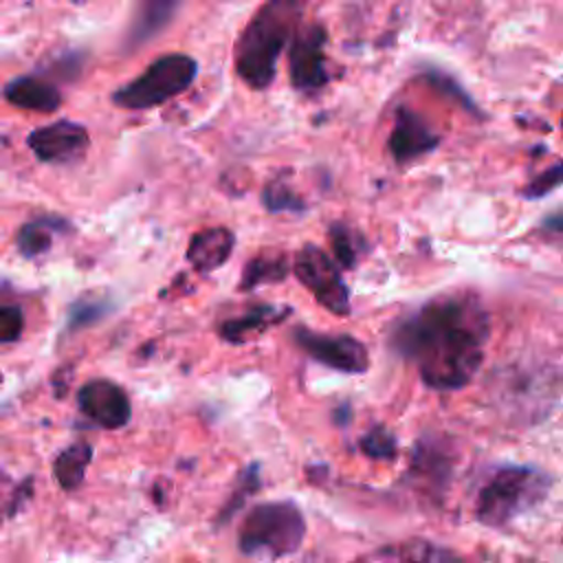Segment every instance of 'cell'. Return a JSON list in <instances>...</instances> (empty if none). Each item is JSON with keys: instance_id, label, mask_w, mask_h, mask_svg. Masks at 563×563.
<instances>
[{"instance_id": "15", "label": "cell", "mask_w": 563, "mask_h": 563, "mask_svg": "<svg viewBox=\"0 0 563 563\" xmlns=\"http://www.w3.org/2000/svg\"><path fill=\"white\" fill-rule=\"evenodd\" d=\"M290 310L288 308H277V306H255L246 314L229 319L220 323L218 332L224 341L229 343H244L253 336H260L264 330L271 325L279 323Z\"/></svg>"}, {"instance_id": "31", "label": "cell", "mask_w": 563, "mask_h": 563, "mask_svg": "<svg viewBox=\"0 0 563 563\" xmlns=\"http://www.w3.org/2000/svg\"><path fill=\"white\" fill-rule=\"evenodd\" d=\"M2 383H4V376H2V372H0V385H2Z\"/></svg>"}, {"instance_id": "23", "label": "cell", "mask_w": 563, "mask_h": 563, "mask_svg": "<svg viewBox=\"0 0 563 563\" xmlns=\"http://www.w3.org/2000/svg\"><path fill=\"white\" fill-rule=\"evenodd\" d=\"M361 451L376 460H389L396 455V438L387 429L374 427L361 438Z\"/></svg>"}, {"instance_id": "18", "label": "cell", "mask_w": 563, "mask_h": 563, "mask_svg": "<svg viewBox=\"0 0 563 563\" xmlns=\"http://www.w3.org/2000/svg\"><path fill=\"white\" fill-rule=\"evenodd\" d=\"M286 275H288L286 257L264 253V255H257L246 262V266L242 271V279H240V290L246 292L262 284H277V282L286 279Z\"/></svg>"}, {"instance_id": "8", "label": "cell", "mask_w": 563, "mask_h": 563, "mask_svg": "<svg viewBox=\"0 0 563 563\" xmlns=\"http://www.w3.org/2000/svg\"><path fill=\"white\" fill-rule=\"evenodd\" d=\"M292 339L310 358L332 369L345 374H363L369 367L367 347L350 334H325L299 325L295 328Z\"/></svg>"}, {"instance_id": "11", "label": "cell", "mask_w": 563, "mask_h": 563, "mask_svg": "<svg viewBox=\"0 0 563 563\" xmlns=\"http://www.w3.org/2000/svg\"><path fill=\"white\" fill-rule=\"evenodd\" d=\"M387 145L398 163H407L435 150L440 145V136L418 112L409 108H398Z\"/></svg>"}, {"instance_id": "26", "label": "cell", "mask_w": 563, "mask_h": 563, "mask_svg": "<svg viewBox=\"0 0 563 563\" xmlns=\"http://www.w3.org/2000/svg\"><path fill=\"white\" fill-rule=\"evenodd\" d=\"M24 330V314L13 303H0V343H13Z\"/></svg>"}, {"instance_id": "20", "label": "cell", "mask_w": 563, "mask_h": 563, "mask_svg": "<svg viewBox=\"0 0 563 563\" xmlns=\"http://www.w3.org/2000/svg\"><path fill=\"white\" fill-rule=\"evenodd\" d=\"M330 244H332L336 262L341 266H345V268H352L356 264V260H358L363 240H361V235L354 229H350V227H345L341 222H334L330 227Z\"/></svg>"}, {"instance_id": "6", "label": "cell", "mask_w": 563, "mask_h": 563, "mask_svg": "<svg viewBox=\"0 0 563 563\" xmlns=\"http://www.w3.org/2000/svg\"><path fill=\"white\" fill-rule=\"evenodd\" d=\"M295 277L314 295L330 312L345 317L350 312V292L343 284L339 266L314 244H303L292 262Z\"/></svg>"}, {"instance_id": "10", "label": "cell", "mask_w": 563, "mask_h": 563, "mask_svg": "<svg viewBox=\"0 0 563 563\" xmlns=\"http://www.w3.org/2000/svg\"><path fill=\"white\" fill-rule=\"evenodd\" d=\"M79 411L103 429H119L130 420L132 407L125 389L108 378H95L77 391Z\"/></svg>"}, {"instance_id": "30", "label": "cell", "mask_w": 563, "mask_h": 563, "mask_svg": "<svg viewBox=\"0 0 563 563\" xmlns=\"http://www.w3.org/2000/svg\"><path fill=\"white\" fill-rule=\"evenodd\" d=\"M70 2H73V4H84L86 0H70Z\"/></svg>"}, {"instance_id": "17", "label": "cell", "mask_w": 563, "mask_h": 563, "mask_svg": "<svg viewBox=\"0 0 563 563\" xmlns=\"http://www.w3.org/2000/svg\"><path fill=\"white\" fill-rule=\"evenodd\" d=\"M369 559H380V561H455L457 554L453 550L440 548L435 543H429L424 539H411L405 541L400 545H387L374 554H369Z\"/></svg>"}, {"instance_id": "13", "label": "cell", "mask_w": 563, "mask_h": 563, "mask_svg": "<svg viewBox=\"0 0 563 563\" xmlns=\"http://www.w3.org/2000/svg\"><path fill=\"white\" fill-rule=\"evenodd\" d=\"M2 97L15 108L33 112H55L62 106L59 88L40 75H20L2 86Z\"/></svg>"}, {"instance_id": "19", "label": "cell", "mask_w": 563, "mask_h": 563, "mask_svg": "<svg viewBox=\"0 0 563 563\" xmlns=\"http://www.w3.org/2000/svg\"><path fill=\"white\" fill-rule=\"evenodd\" d=\"M57 227H62V220H51V218H37L33 222H26L20 231H18V251L24 257H37L44 251L51 249V240H53V231H57Z\"/></svg>"}, {"instance_id": "16", "label": "cell", "mask_w": 563, "mask_h": 563, "mask_svg": "<svg viewBox=\"0 0 563 563\" xmlns=\"http://www.w3.org/2000/svg\"><path fill=\"white\" fill-rule=\"evenodd\" d=\"M92 462V446L88 442H75L57 453L53 462L55 482L64 490H75L86 475V468Z\"/></svg>"}, {"instance_id": "28", "label": "cell", "mask_w": 563, "mask_h": 563, "mask_svg": "<svg viewBox=\"0 0 563 563\" xmlns=\"http://www.w3.org/2000/svg\"><path fill=\"white\" fill-rule=\"evenodd\" d=\"M424 79L435 88V90H440V92H446V95H451L455 101H460V106H464L466 110H471V112H477V108L473 106V101L468 99V95L451 79V77H446L444 73H440V70H429L427 75H424Z\"/></svg>"}, {"instance_id": "1", "label": "cell", "mask_w": 563, "mask_h": 563, "mask_svg": "<svg viewBox=\"0 0 563 563\" xmlns=\"http://www.w3.org/2000/svg\"><path fill=\"white\" fill-rule=\"evenodd\" d=\"M488 312L471 292L440 295L407 314L391 332L394 350L433 389L471 383L488 343Z\"/></svg>"}, {"instance_id": "9", "label": "cell", "mask_w": 563, "mask_h": 563, "mask_svg": "<svg viewBox=\"0 0 563 563\" xmlns=\"http://www.w3.org/2000/svg\"><path fill=\"white\" fill-rule=\"evenodd\" d=\"M26 145L42 163L64 165L75 163L86 154L90 136L81 123L62 119L33 130L26 136Z\"/></svg>"}, {"instance_id": "2", "label": "cell", "mask_w": 563, "mask_h": 563, "mask_svg": "<svg viewBox=\"0 0 563 563\" xmlns=\"http://www.w3.org/2000/svg\"><path fill=\"white\" fill-rule=\"evenodd\" d=\"M306 0H264L235 40L233 66L238 77L264 90L277 75V62L301 24Z\"/></svg>"}, {"instance_id": "7", "label": "cell", "mask_w": 563, "mask_h": 563, "mask_svg": "<svg viewBox=\"0 0 563 563\" xmlns=\"http://www.w3.org/2000/svg\"><path fill=\"white\" fill-rule=\"evenodd\" d=\"M328 31L321 24L299 26L288 44V77L295 90L314 92L330 79L325 68Z\"/></svg>"}, {"instance_id": "3", "label": "cell", "mask_w": 563, "mask_h": 563, "mask_svg": "<svg viewBox=\"0 0 563 563\" xmlns=\"http://www.w3.org/2000/svg\"><path fill=\"white\" fill-rule=\"evenodd\" d=\"M550 490V477L532 466H504L482 486L475 501V517L490 528H501L530 508Z\"/></svg>"}, {"instance_id": "21", "label": "cell", "mask_w": 563, "mask_h": 563, "mask_svg": "<svg viewBox=\"0 0 563 563\" xmlns=\"http://www.w3.org/2000/svg\"><path fill=\"white\" fill-rule=\"evenodd\" d=\"M262 202L273 213H277V211H301L306 207L303 200L284 180H271L264 187Z\"/></svg>"}, {"instance_id": "25", "label": "cell", "mask_w": 563, "mask_h": 563, "mask_svg": "<svg viewBox=\"0 0 563 563\" xmlns=\"http://www.w3.org/2000/svg\"><path fill=\"white\" fill-rule=\"evenodd\" d=\"M563 185V161L543 169L539 176H534L526 187H523V198H543L545 194L554 191L556 187Z\"/></svg>"}, {"instance_id": "29", "label": "cell", "mask_w": 563, "mask_h": 563, "mask_svg": "<svg viewBox=\"0 0 563 563\" xmlns=\"http://www.w3.org/2000/svg\"><path fill=\"white\" fill-rule=\"evenodd\" d=\"M543 229H545L548 233H559V235H563V213H556V216L548 218V220L543 222Z\"/></svg>"}, {"instance_id": "27", "label": "cell", "mask_w": 563, "mask_h": 563, "mask_svg": "<svg viewBox=\"0 0 563 563\" xmlns=\"http://www.w3.org/2000/svg\"><path fill=\"white\" fill-rule=\"evenodd\" d=\"M257 486H260L257 466H255V464H251V466H249V471H246V473H242V477H240V488L235 490V495L231 497V501L222 508L220 521H229V519H231V515L242 506V501H244L251 493H255V490H257Z\"/></svg>"}, {"instance_id": "22", "label": "cell", "mask_w": 563, "mask_h": 563, "mask_svg": "<svg viewBox=\"0 0 563 563\" xmlns=\"http://www.w3.org/2000/svg\"><path fill=\"white\" fill-rule=\"evenodd\" d=\"M86 59H88V55L84 51H64L53 62H48L46 75H53L55 79L73 81L81 75V70L86 66Z\"/></svg>"}, {"instance_id": "12", "label": "cell", "mask_w": 563, "mask_h": 563, "mask_svg": "<svg viewBox=\"0 0 563 563\" xmlns=\"http://www.w3.org/2000/svg\"><path fill=\"white\" fill-rule=\"evenodd\" d=\"M183 2L185 0H134L132 18L123 35V51L132 53L161 35L172 24Z\"/></svg>"}, {"instance_id": "4", "label": "cell", "mask_w": 563, "mask_h": 563, "mask_svg": "<svg viewBox=\"0 0 563 563\" xmlns=\"http://www.w3.org/2000/svg\"><path fill=\"white\" fill-rule=\"evenodd\" d=\"M306 521L292 501L257 504L242 521L238 548L244 556L279 559L299 550Z\"/></svg>"}, {"instance_id": "24", "label": "cell", "mask_w": 563, "mask_h": 563, "mask_svg": "<svg viewBox=\"0 0 563 563\" xmlns=\"http://www.w3.org/2000/svg\"><path fill=\"white\" fill-rule=\"evenodd\" d=\"M108 312V306L101 299H77L68 312V330L86 328L101 319Z\"/></svg>"}, {"instance_id": "5", "label": "cell", "mask_w": 563, "mask_h": 563, "mask_svg": "<svg viewBox=\"0 0 563 563\" xmlns=\"http://www.w3.org/2000/svg\"><path fill=\"white\" fill-rule=\"evenodd\" d=\"M198 75V62L185 53L156 57L139 77L112 92V103L125 110H150L185 92Z\"/></svg>"}, {"instance_id": "14", "label": "cell", "mask_w": 563, "mask_h": 563, "mask_svg": "<svg viewBox=\"0 0 563 563\" xmlns=\"http://www.w3.org/2000/svg\"><path fill=\"white\" fill-rule=\"evenodd\" d=\"M235 235L227 227H211L198 231L187 246V262L198 273H211L220 268L233 253Z\"/></svg>"}]
</instances>
